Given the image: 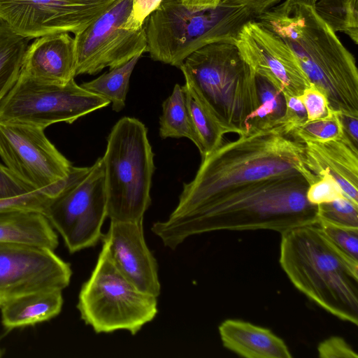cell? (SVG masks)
Instances as JSON below:
<instances>
[{
    "mask_svg": "<svg viewBox=\"0 0 358 358\" xmlns=\"http://www.w3.org/2000/svg\"><path fill=\"white\" fill-rule=\"evenodd\" d=\"M345 196L338 184L329 174L322 176L317 181L310 185L306 199L312 204L318 206Z\"/></svg>",
    "mask_w": 358,
    "mask_h": 358,
    "instance_id": "cell-32",
    "label": "cell"
},
{
    "mask_svg": "<svg viewBox=\"0 0 358 358\" xmlns=\"http://www.w3.org/2000/svg\"><path fill=\"white\" fill-rule=\"evenodd\" d=\"M223 346L246 358H290L282 339L271 330L238 320H226L219 326Z\"/></svg>",
    "mask_w": 358,
    "mask_h": 358,
    "instance_id": "cell-19",
    "label": "cell"
},
{
    "mask_svg": "<svg viewBox=\"0 0 358 358\" xmlns=\"http://www.w3.org/2000/svg\"><path fill=\"white\" fill-rule=\"evenodd\" d=\"M185 85L231 133L249 130L259 106L256 73L234 43H215L190 54L179 68Z\"/></svg>",
    "mask_w": 358,
    "mask_h": 358,
    "instance_id": "cell-5",
    "label": "cell"
},
{
    "mask_svg": "<svg viewBox=\"0 0 358 358\" xmlns=\"http://www.w3.org/2000/svg\"><path fill=\"white\" fill-rule=\"evenodd\" d=\"M282 0H221L219 6L228 8H246L255 20L281 2Z\"/></svg>",
    "mask_w": 358,
    "mask_h": 358,
    "instance_id": "cell-38",
    "label": "cell"
},
{
    "mask_svg": "<svg viewBox=\"0 0 358 358\" xmlns=\"http://www.w3.org/2000/svg\"><path fill=\"white\" fill-rule=\"evenodd\" d=\"M75 41L67 32L36 38L24 54L21 74L50 83L65 85L74 79Z\"/></svg>",
    "mask_w": 358,
    "mask_h": 358,
    "instance_id": "cell-18",
    "label": "cell"
},
{
    "mask_svg": "<svg viewBox=\"0 0 358 358\" xmlns=\"http://www.w3.org/2000/svg\"><path fill=\"white\" fill-rule=\"evenodd\" d=\"M35 190L0 163V199L20 196Z\"/></svg>",
    "mask_w": 358,
    "mask_h": 358,
    "instance_id": "cell-34",
    "label": "cell"
},
{
    "mask_svg": "<svg viewBox=\"0 0 358 358\" xmlns=\"http://www.w3.org/2000/svg\"><path fill=\"white\" fill-rule=\"evenodd\" d=\"M182 3L192 11L203 10L217 8L221 0H180Z\"/></svg>",
    "mask_w": 358,
    "mask_h": 358,
    "instance_id": "cell-39",
    "label": "cell"
},
{
    "mask_svg": "<svg viewBox=\"0 0 358 358\" xmlns=\"http://www.w3.org/2000/svg\"><path fill=\"white\" fill-rule=\"evenodd\" d=\"M115 0H0V21L29 38L71 32L76 34Z\"/></svg>",
    "mask_w": 358,
    "mask_h": 358,
    "instance_id": "cell-13",
    "label": "cell"
},
{
    "mask_svg": "<svg viewBox=\"0 0 358 358\" xmlns=\"http://www.w3.org/2000/svg\"><path fill=\"white\" fill-rule=\"evenodd\" d=\"M110 102L91 93L74 79L65 85L50 83L20 75L0 102V122L45 129L52 124H71L107 106Z\"/></svg>",
    "mask_w": 358,
    "mask_h": 358,
    "instance_id": "cell-10",
    "label": "cell"
},
{
    "mask_svg": "<svg viewBox=\"0 0 358 358\" xmlns=\"http://www.w3.org/2000/svg\"><path fill=\"white\" fill-rule=\"evenodd\" d=\"M159 136L162 138H187L200 150V143L187 109L185 92L179 84L175 85L171 94L162 103Z\"/></svg>",
    "mask_w": 358,
    "mask_h": 358,
    "instance_id": "cell-24",
    "label": "cell"
},
{
    "mask_svg": "<svg viewBox=\"0 0 358 358\" xmlns=\"http://www.w3.org/2000/svg\"><path fill=\"white\" fill-rule=\"evenodd\" d=\"M190 119L200 143L201 158L220 146L224 136L231 133L219 119L184 85L182 86Z\"/></svg>",
    "mask_w": 358,
    "mask_h": 358,
    "instance_id": "cell-23",
    "label": "cell"
},
{
    "mask_svg": "<svg viewBox=\"0 0 358 358\" xmlns=\"http://www.w3.org/2000/svg\"><path fill=\"white\" fill-rule=\"evenodd\" d=\"M107 217L121 222L143 221L151 204L154 153L145 124L123 117L112 128L102 157Z\"/></svg>",
    "mask_w": 358,
    "mask_h": 358,
    "instance_id": "cell-7",
    "label": "cell"
},
{
    "mask_svg": "<svg viewBox=\"0 0 358 358\" xmlns=\"http://www.w3.org/2000/svg\"><path fill=\"white\" fill-rule=\"evenodd\" d=\"M314 183L289 174L238 187L206 201L189 213L155 222L152 231L176 249L192 235L220 230L269 229L282 233L319 222L317 206L306 199Z\"/></svg>",
    "mask_w": 358,
    "mask_h": 358,
    "instance_id": "cell-1",
    "label": "cell"
},
{
    "mask_svg": "<svg viewBox=\"0 0 358 358\" xmlns=\"http://www.w3.org/2000/svg\"><path fill=\"white\" fill-rule=\"evenodd\" d=\"M44 129L0 122V157L20 180L55 198L73 165L48 140Z\"/></svg>",
    "mask_w": 358,
    "mask_h": 358,
    "instance_id": "cell-11",
    "label": "cell"
},
{
    "mask_svg": "<svg viewBox=\"0 0 358 358\" xmlns=\"http://www.w3.org/2000/svg\"><path fill=\"white\" fill-rule=\"evenodd\" d=\"M141 55H137L125 64L110 69L90 82L80 86L85 90L108 100L115 112L125 106L129 79Z\"/></svg>",
    "mask_w": 358,
    "mask_h": 358,
    "instance_id": "cell-25",
    "label": "cell"
},
{
    "mask_svg": "<svg viewBox=\"0 0 358 358\" xmlns=\"http://www.w3.org/2000/svg\"><path fill=\"white\" fill-rule=\"evenodd\" d=\"M322 358H357L356 351L341 337L331 336L321 342L317 347Z\"/></svg>",
    "mask_w": 358,
    "mask_h": 358,
    "instance_id": "cell-35",
    "label": "cell"
},
{
    "mask_svg": "<svg viewBox=\"0 0 358 358\" xmlns=\"http://www.w3.org/2000/svg\"><path fill=\"white\" fill-rule=\"evenodd\" d=\"M285 99L286 110L277 123L284 124L291 133L295 127L308 121L307 113L299 96H285Z\"/></svg>",
    "mask_w": 358,
    "mask_h": 358,
    "instance_id": "cell-36",
    "label": "cell"
},
{
    "mask_svg": "<svg viewBox=\"0 0 358 358\" xmlns=\"http://www.w3.org/2000/svg\"><path fill=\"white\" fill-rule=\"evenodd\" d=\"M53 198L44 190H36L20 196L0 199V213L15 210L40 212L45 215Z\"/></svg>",
    "mask_w": 358,
    "mask_h": 358,
    "instance_id": "cell-31",
    "label": "cell"
},
{
    "mask_svg": "<svg viewBox=\"0 0 358 358\" xmlns=\"http://www.w3.org/2000/svg\"><path fill=\"white\" fill-rule=\"evenodd\" d=\"M318 217L336 224L358 227V204L346 196L317 206Z\"/></svg>",
    "mask_w": 358,
    "mask_h": 358,
    "instance_id": "cell-29",
    "label": "cell"
},
{
    "mask_svg": "<svg viewBox=\"0 0 358 358\" xmlns=\"http://www.w3.org/2000/svg\"><path fill=\"white\" fill-rule=\"evenodd\" d=\"M2 353H3V352H2V350H1V349L0 348V357L2 356Z\"/></svg>",
    "mask_w": 358,
    "mask_h": 358,
    "instance_id": "cell-42",
    "label": "cell"
},
{
    "mask_svg": "<svg viewBox=\"0 0 358 358\" xmlns=\"http://www.w3.org/2000/svg\"><path fill=\"white\" fill-rule=\"evenodd\" d=\"M62 290L24 294L1 306V323L7 329L35 325L59 314L63 306Z\"/></svg>",
    "mask_w": 358,
    "mask_h": 358,
    "instance_id": "cell-20",
    "label": "cell"
},
{
    "mask_svg": "<svg viewBox=\"0 0 358 358\" xmlns=\"http://www.w3.org/2000/svg\"><path fill=\"white\" fill-rule=\"evenodd\" d=\"M255 20L246 8L192 11L180 0H162L144 22L146 52L155 61L180 68L195 50L215 43H235L243 25Z\"/></svg>",
    "mask_w": 358,
    "mask_h": 358,
    "instance_id": "cell-6",
    "label": "cell"
},
{
    "mask_svg": "<svg viewBox=\"0 0 358 358\" xmlns=\"http://www.w3.org/2000/svg\"><path fill=\"white\" fill-rule=\"evenodd\" d=\"M299 97L305 106L308 121L326 117L333 111L325 94L313 85L306 88Z\"/></svg>",
    "mask_w": 358,
    "mask_h": 358,
    "instance_id": "cell-33",
    "label": "cell"
},
{
    "mask_svg": "<svg viewBox=\"0 0 358 358\" xmlns=\"http://www.w3.org/2000/svg\"><path fill=\"white\" fill-rule=\"evenodd\" d=\"M344 133L341 115L331 111L326 117L306 121L295 127L291 134L303 142L327 141L337 138Z\"/></svg>",
    "mask_w": 358,
    "mask_h": 358,
    "instance_id": "cell-28",
    "label": "cell"
},
{
    "mask_svg": "<svg viewBox=\"0 0 358 358\" xmlns=\"http://www.w3.org/2000/svg\"><path fill=\"white\" fill-rule=\"evenodd\" d=\"M103 241L120 273L139 289L157 298L161 292L158 265L146 245L143 221L110 220Z\"/></svg>",
    "mask_w": 358,
    "mask_h": 358,
    "instance_id": "cell-16",
    "label": "cell"
},
{
    "mask_svg": "<svg viewBox=\"0 0 358 358\" xmlns=\"http://www.w3.org/2000/svg\"><path fill=\"white\" fill-rule=\"evenodd\" d=\"M306 165L319 179L329 174L344 195L358 204V145L344 133L327 141H303Z\"/></svg>",
    "mask_w": 358,
    "mask_h": 358,
    "instance_id": "cell-17",
    "label": "cell"
},
{
    "mask_svg": "<svg viewBox=\"0 0 358 358\" xmlns=\"http://www.w3.org/2000/svg\"><path fill=\"white\" fill-rule=\"evenodd\" d=\"M255 20L289 47L309 81L327 96L331 110L358 117L356 59L314 5L284 0Z\"/></svg>",
    "mask_w": 358,
    "mask_h": 358,
    "instance_id": "cell-3",
    "label": "cell"
},
{
    "mask_svg": "<svg viewBox=\"0 0 358 358\" xmlns=\"http://www.w3.org/2000/svg\"><path fill=\"white\" fill-rule=\"evenodd\" d=\"M305 1H307L308 3H310V4H313L314 5L315 3L317 1V0H303Z\"/></svg>",
    "mask_w": 358,
    "mask_h": 358,
    "instance_id": "cell-41",
    "label": "cell"
},
{
    "mask_svg": "<svg viewBox=\"0 0 358 358\" xmlns=\"http://www.w3.org/2000/svg\"><path fill=\"white\" fill-rule=\"evenodd\" d=\"M77 308L96 333L117 330L137 334L157 315V297L130 282L113 264L103 242L96 264L83 285Z\"/></svg>",
    "mask_w": 358,
    "mask_h": 358,
    "instance_id": "cell-8",
    "label": "cell"
},
{
    "mask_svg": "<svg viewBox=\"0 0 358 358\" xmlns=\"http://www.w3.org/2000/svg\"><path fill=\"white\" fill-rule=\"evenodd\" d=\"M0 242L24 243L52 250L59 244L58 236L46 216L27 210L0 213Z\"/></svg>",
    "mask_w": 358,
    "mask_h": 358,
    "instance_id": "cell-21",
    "label": "cell"
},
{
    "mask_svg": "<svg viewBox=\"0 0 358 358\" xmlns=\"http://www.w3.org/2000/svg\"><path fill=\"white\" fill-rule=\"evenodd\" d=\"M256 81L260 104L250 116L249 128L273 126L285 115V96L264 76L256 73Z\"/></svg>",
    "mask_w": 358,
    "mask_h": 358,
    "instance_id": "cell-27",
    "label": "cell"
},
{
    "mask_svg": "<svg viewBox=\"0 0 358 358\" xmlns=\"http://www.w3.org/2000/svg\"><path fill=\"white\" fill-rule=\"evenodd\" d=\"M133 0H115L97 19L75 34L76 76L95 75L106 67H118L146 52L144 25L137 30L125 24Z\"/></svg>",
    "mask_w": 358,
    "mask_h": 358,
    "instance_id": "cell-12",
    "label": "cell"
},
{
    "mask_svg": "<svg viewBox=\"0 0 358 358\" xmlns=\"http://www.w3.org/2000/svg\"><path fill=\"white\" fill-rule=\"evenodd\" d=\"M162 0H133L132 10L125 27L137 30L143 27L148 15L155 10Z\"/></svg>",
    "mask_w": 358,
    "mask_h": 358,
    "instance_id": "cell-37",
    "label": "cell"
},
{
    "mask_svg": "<svg viewBox=\"0 0 358 358\" xmlns=\"http://www.w3.org/2000/svg\"><path fill=\"white\" fill-rule=\"evenodd\" d=\"M318 226L325 236L343 251L358 259V227L320 219Z\"/></svg>",
    "mask_w": 358,
    "mask_h": 358,
    "instance_id": "cell-30",
    "label": "cell"
},
{
    "mask_svg": "<svg viewBox=\"0 0 358 358\" xmlns=\"http://www.w3.org/2000/svg\"><path fill=\"white\" fill-rule=\"evenodd\" d=\"M29 40L0 21V102L19 78Z\"/></svg>",
    "mask_w": 358,
    "mask_h": 358,
    "instance_id": "cell-22",
    "label": "cell"
},
{
    "mask_svg": "<svg viewBox=\"0 0 358 358\" xmlns=\"http://www.w3.org/2000/svg\"><path fill=\"white\" fill-rule=\"evenodd\" d=\"M45 215L71 253L93 247L99 242L107 217L102 157L90 166H73L62 189L51 200Z\"/></svg>",
    "mask_w": 358,
    "mask_h": 358,
    "instance_id": "cell-9",
    "label": "cell"
},
{
    "mask_svg": "<svg viewBox=\"0 0 358 358\" xmlns=\"http://www.w3.org/2000/svg\"><path fill=\"white\" fill-rule=\"evenodd\" d=\"M245 62L284 96H300L312 85L285 42L255 20L245 23L234 43Z\"/></svg>",
    "mask_w": 358,
    "mask_h": 358,
    "instance_id": "cell-15",
    "label": "cell"
},
{
    "mask_svg": "<svg viewBox=\"0 0 358 358\" xmlns=\"http://www.w3.org/2000/svg\"><path fill=\"white\" fill-rule=\"evenodd\" d=\"M314 7L336 33H343L358 44V0H317Z\"/></svg>",
    "mask_w": 358,
    "mask_h": 358,
    "instance_id": "cell-26",
    "label": "cell"
},
{
    "mask_svg": "<svg viewBox=\"0 0 358 358\" xmlns=\"http://www.w3.org/2000/svg\"><path fill=\"white\" fill-rule=\"evenodd\" d=\"M281 234L280 264L294 286L328 313L358 324V259L323 233L317 224Z\"/></svg>",
    "mask_w": 358,
    "mask_h": 358,
    "instance_id": "cell-4",
    "label": "cell"
},
{
    "mask_svg": "<svg viewBox=\"0 0 358 358\" xmlns=\"http://www.w3.org/2000/svg\"><path fill=\"white\" fill-rule=\"evenodd\" d=\"M341 118L344 131L358 145V117L341 115Z\"/></svg>",
    "mask_w": 358,
    "mask_h": 358,
    "instance_id": "cell-40",
    "label": "cell"
},
{
    "mask_svg": "<svg viewBox=\"0 0 358 358\" xmlns=\"http://www.w3.org/2000/svg\"><path fill=\"white\" fill-rule=\"evenodd\" d=\"M72 271L51 249L0 242V306L17 296L47 290H63Z\"/></svg>",
    "mask_w": 358,
    "mask_h": 358,
    "instance_id": "cell-14",
    "label": "cell"
},
{
    "mask_svg": "<svg viewBox=\"0 0 358 358\" xmlns=\"http://www.w3.org/2000/svg\"><path fill=\"white\" fill-rule=\"evenodd\" d=\"M202 157L194 179L183 184L169 217L187 215L210 199L250 183L289 174L319 178L306 165L304 143L282 123L250 127Z\"/></svg>",
    "mask_w": 358,
    "mask_h": 358,
    "instance_id": "cell-2",
    "label": "cell"
}]
</instances>
